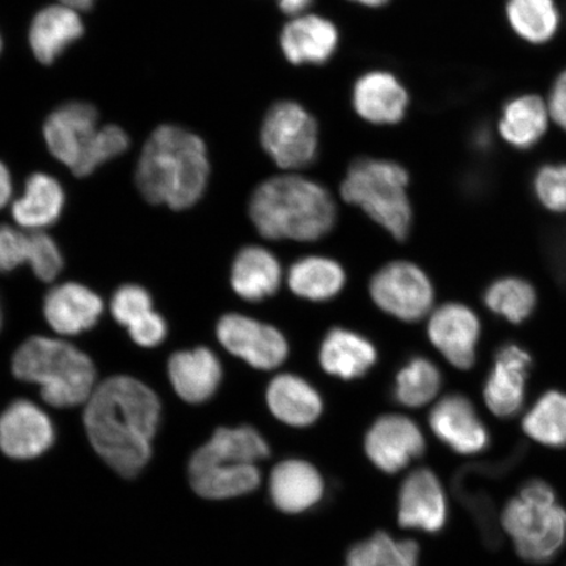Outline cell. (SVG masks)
I'll list each match as a JSON object with an SVG mask.
<instances>
[{
	"mask_svg": "<svg viewBox=\"0 0 566 566\" xmlns=\"http://www.w3.org/2000/svg\"><path fill=\"white\" fill-rule=\"evenodd\" d=\"M252 222L268 239L314 242L334 229L336 207L327 189L300 176H279L254 190Z\"/></svg>",
	"mask_w": 566,
	"mask_h": 566,
	"instance_id": "obj_3",
	"label": "cell"
},
{
	"mask_svg": "<svg viewBox=\"0 0 566 566\" xmlns=\"http://www.w3.org/2000/svg\"><path fill=\"white\" fill-rule=\"evenodd\" d=\"M153 311V298L145 287L124 285L112 296L111 313L118 324L129 327L139 317Z\"/></svg>",
	"mask_w": 566,
	"mask_h": 566,
	"instance_id": "obj_38",
	"label": "cell"
},
{
	"mask_svg": "<svg viewBox=\"0 0 566 566\" xmlns=\"http://www.w3.org/2000/svg\"><path fill=\"white\" fill-rule=\"evenodd\" d=\"M429 423L438 440L460 455L479 454L491 443L490 431L476 408L460 394L444 396L431 410Z\"/></svg>",
	"mask_w": 566,
	"mask_h": 566,
	"instance_id": "obj_15",
	"label": "cell"
},
{
	"mask_svg": "<svg viewBox=\"0 0 566 566\" xmlns=\"http://www.w3.org/2000/svg\"><path fill=\"white\" fill-rule=\"evenodd\" d=\"M506 19L514 33L533 45L547 44L562 23L555 0H507Z\"/></svg>",
	"mask_w": 566,
	"mask_h": 566,
	"instance_id": "obj_32",
	"label": "cell"
},
{
	"mask_svg": "<svg viewBox=\"0 0 566 566\" xmlns=\"http://www.w3.org/2000/svg\"><path fill=\"white\" fill-rule=\"evenodd\" d=\"M12 371L19 380L39 385L46 405L60 409L86 405L96 388L87 354L56 338H28L13 356Z\"/></svg>",
	"mask_w": 566,
	"mask_h": 566,
	"instance_id": "obj_4",
	"label": "cell"
},
{
	"mask_svg": "<svg viewBox=\"0 0 566 566\" xmlns=\"http://www.w3.org/2000/svg\"><path fill=\"white\" fill-rule=\"evenodd\" d=\"M269 495L280 512L301 514L323 500L324 480L306 460H283L271 473Z\"/></svg>",
	"mask_w": 566,
	"mask_h": 566,
	"instance_id": "obj_19",
	"label": "cell"
},
{
	"mask_svg": "<svg viewBox=\"0 0 566 566\" xmlns=\"http://www.w3.org/2000/svg\"><path fill=\"white\" fill-rule=\"evenodd\" d=\"M377 358V350L369 339L344 328L329 331L321 348L324 371L345 380L363 378Z\"/></svg>",
	"mask_w": 566,
	"mask_h": 566,
	"instance_id": "obj_26",
	"label": "cell"
},
{
	"mask_svg": "<svg viewBox=\"0 0 566 566\" xmlns=\"http://www.w3.org/2000/svg\"><path fill=\"white\" fill-rule=\"evenodd\" d=\"M130 139L123 127L106 125L98 129L94 144L80 163L73 174L77 177H86L95 171L103 163L108 161L129 148Z\"/></svg>",
	"mask_w": 566,
	"mask_h": 566,
	"instance_id": "obj_37",
	"label": "cell"
},
{
	"mask_svg": "<svg viewBox=\"0 0 566 566\" xmlns=\"http://www.w3.org/2000/svg\"><path fill=\"white\" fill-rule=\"evenodd\" d=\"M217 336L224 349L244 359L254 369L273 370L287 358L289 345L285 336L272 325L244 315L222 316L217 325Z\"/></svg>",
	"mask_w": 566,
	"mask_h": 566,
	"instance_id": "obj_9",
	"label": "cell"
},
{
	"mask_svg": "<svg viewBox=\"0 0 566 566\" xmlns=\"http://www.w3.org/2000/svg\"><path fill=\"white\" fill-rule=\"evenodd\" d=\"M346 566H348V565H346Z\"/></svg>",
	"mask_w": 566,
	"mask_h": 566,
	"instance_id": "obj_49",
	"label": "cell"
},
{
	"mask_svg": "<svg viewBox=\"0 0 566 566\" xmlns=\"http://www.w3.org/2000/svg\"><path fill=\"white\" fill-rule=\"evenodd\" d=\"M448 500L433 471L419 469L402 481L398 505L401 527L440 534L448 523Z\"/></svg>",
	"mask_w": 566,
	"mask_h": 566,
	"instance_id": "obj_16",
	"label": "cell"
},
{
	"mask_svg": "<svg viewBox=\"0 0 566 566\" xmlns=\"http://www.w3.org/2000/svg\"><path fill=\"white\" fill-rule=\"evenodd\" d=\"M261 145L281 168H306L317 157L315 118L298 103L274 104L261 126Z\"/></svg>",
	"mask_w": 566,
	"mask_h": 566,
	"instance_id": "obj_7",
	"label": "cell"
},
{
	"mask_svg": "<svg viewBox=\"0 0 566 566\" xmlns=\"http://www.w3.org/2000/svg\"><path fill=\"white\" fill-rule=\"evenodd\" d=\"M210 459L254 464L271 457L265 438L252 427L219 428L210 440L196 450Z\"/></svg>",
	"mask_w": 566,
	"mask_h": 566,
	"instance_id": "obj_33",
	"label": "cell"
},
{
	"mask_svg": "<svg viewBox=\"0 0 566 566\" xmlns=\"http://www.w3.org/2000/svg\"><path fill=\"white\" fill-rule=\"evenodd\" d=\"M429 338L438 352L458 370H470L476 364L481 322L463 303H446L430 318Z\"/></svg>",
	"mask_w": 566,
	"mask_h": 566,
	"instance_id": "obj_13",
	"label": "cell"
},
{
	"mask_svg": "<svg viewBox=\"0 0 566 566\" xmlns=\"http://www.w3.org/2000/svg\"><path fill=\"white\" fill-rule=\"evenodd\" d=\"M83 33L84 27L77 11L61 3L49 6L32 21L30 45L39 62L52 65Z\"/></svg>",
	"mask_w": 566,
	"mask_h": 566,
	"instance_id": "obj_23",
	"label": "cell"
},
{
	"mask_svg": "<svg viewBox=\"0 0 566 566\" xmlns=\"http://www.w3.org/2000/svg\"><path fill=\"white\" fill-rule=\"evenodd\" d=\"M98 129V113L94 105L70 102L48 117L44 136L49 151L73 172L94 144Z\"/></svg>",
	"mask_w": 566,
	"mask_h": 566,
	"instance_id": "obj_12",
	"label": "cell"
},
{
	"mask_svg": "<svg viewBox=\"0 0 566 566\" xmlns=\"http://www.w3.org/2000/svg\"><path fill=\"white\" fill-rule=\"evenodd\" d=\"M313 2L314 0H279V6L286 15L301 17V13L306 11Z\"/></svg>",
	"mask_w": 566,
	"mask_h": 566,
	"instance_id": "obj_44",
	"label": "cell"
},
{
	"mask_svg": "<svg viewBox=\"0 0 566 566\" xmlns=\"http://www.w3.org/2000/svg\"><path fill=\"white\" fill-rule=\"evenodd\" d=\"M533 366V356L520 344L509 343L495 352L483 389L485 406L492 415L506 420L522 412Z\"/></svg>",
	"mask_w": 566,
	"mask_h": 566,
	"instance_id": "obj_10",
	"label": "cell"
},
{
	"mask_svg": "<svg viewBox=\"0 0 566 566\" xmlns=\"http://www.w3.org/2000/svg\"><path fill=\"white\" fill-rule=\"evenodd\" d=\"M342 265L327 258H306L290 268L289 286L301 298L324 302L342 292L345 286Z\"/></svg>",
	"mask_w": 566,
	"mask_h": 566,
	"instance_id": "obj_29",
	"label": "cell"
},
{
	"mask_svg": "<svg viewBox=\"0 0 566 566\" xmlns=\"http://www.w3.org/2000/svg\"><path fill=\"white\" fill-rule=\"evenodd\" d=\"M0 51H2V39H0Z\"/></svg>",
	"mask_w": 566,
	"mask_h": 566,
	"instance_id": "obj_48",
	"label": "cell"
},
{
	"mask_svg": "<svg viewBox=\"0 0 566 566\" xmlns=\"http://www.w3.org/2000/svg\"><path fill=\"white\" fill-rule=\"evenodd\" d=\"M501 522L516 554L528 563L551 562L566 543V511L546 481L531 480L523 485L507 502Z\"/></svg>",
	"mask_w": 566,
	"mask_h": 566,
	"instance_id": "obj_5",
	"label": "cell"
},
{
	"mask_svg": "<svg viewBox=\"0 0 566 566\" xmlns=\"http://www.w3.org/2000/svg\"><path fill=\"white\" fill-rule=\"evenodd\" d=\"M551 115L548 104L537 95L513 97L502 109L499 134L509 146L526 151L546 136Z\"/></svg>",
	"mask_w": 566,
	"mask_h": 566,
	"instance_id": "obj_25",
	"label": "cell"
},
{
	"mask_svg": "<svg viewBox=\"0 0 566 566\" xmlns=\"http://www.w3.org/2000/svg\"><path fill=\"white\" fill-rule=\"evenodd\" d=\"M65 207V192L55 177L33 174L28 177L24 195L12 205V217L20 228L40 231L52 226Z\"/></svg>",
	"mask_w": 566,
	"mask_h": 566,
	"instance_id": "obj_28",
	"label": "cell"
},
{
	"mask_svg": "<svg viewBox=\"0 0 566 566\" xmlns=\"http://www.w3.org/2000/svg\"><path fill=\"white\" fill-rule=\"evenodd\" d=\"M32 258V231H20L9 224H0V273L28 264Z\"/></svg>",
	"mask_w": 566,
	"mask_h": 566,
	"instance_id": "obj_40",
	"label": "cell"
},
{
	"mask_svg": "<svg viewBox=\"0 0 566 566\" xmlns=\"http://www.w3.org/2000/svg\"><path fill=\"white\" fill-rule=\"evenodd\" d=\"M54 424L44 410L25 399L13 401L0 415V451L13 460H32L51 450Z\"/></svg>",
	"mask_w": 566,
	"mask_h": 566,
	"instance_id": "obj_14",
	"label": "cell"
},
{
	"mask_svg": "<svg viewBox=\"0 0 566 566\" xmlns=\"http://www.w3.org/2000/svg\"><path fill=\"white\" fill-rule=\"evenodd\" d=\"M127 329H129L133 342L144 348H155L167 337L166 321L154 310L139 317Z\"/></svg>",
	"mask_w": 566,
	"mask_h": 566,
	"instance_id": "obj_41",
	"label": "cell"
},
{
	"mask_svg": "<svg viewBox=\"0 0 566 566\" xmlns=\"http://www.w3.org/2000/svg\"><path fill=\"white\" fill-rule=\"evenodd\" d=\"M266 402L275 419L295 428L313 424L323 412V400L306 380L292 374L274 378L266 391Z\"/></svg>",
	"mask_w": 566,
	"mask_h": 566,
	"instance_id": "obj_24",
	"label": "cell"
},
{
	"mask_svg": "<svg viewBox=\"0 0 566 566\" xmlns=\"http://www.w3.org/2000/svg\"><path fill=\"white\" fill-rule=\"evenodd\" d=\"M0 328H2V308H0Z\"/></svg>",
	"mask_w": 566,
	"mask_h": 566,
	"instance_id": "obj_47",
	"label": "cell"
},
{
	"mask_svg": "<svg viewBox=\"0 0 566 566\" xmlns=\"http://www.w3.org/2000/svg\"><path fill=\"white\" fill-rule=\"evenodd\" d=\"M338 32L332 21L316 17H296L283 28L281 48L294 65H323L335 54Z\"/></svg>",
	"mask_w": 566,
	"mask_h": 566,
	"instance_id": "obj_22",
	"label": "cell"
},
{
	"mask_svg": "<svg viewBox=\"0 0 566 566\" xmlns=\"http://www.w3.org/2000/svg\"><path fill=\"white\" fill-rule=\"evenodd\" d=\"M485 307L509 324L526 323L537 307V292L533 283L518 275L494 280L485 289Z\"/></svg>",
	"mask_w": 566,
	"mask_h": 566,
	"instance_id": "obj_31",
	"label": "cell"
},
{
	"mask_svg": "<svg viewBox=\"0 0 566 566\" xmlns=\"http://www.w3.org/2000/svg\"><path fill=\"white\" fill-rule=\"evenodd\" d=\"M84 406V428L96 454L118 475L136 478L153 455L161 415L158 395L118 375L96 386Z\"/></svg>",
	"mask_w": 566,
	"mask_h": 566,
	"instance_id": "obj_1",
	"label": "cell"
},
{
	"mask_svg": "<svg viewBox=\"0 0 566 566\" xmlns=\"http://www.w3.org/2000/svg\"><path fill=\"white\" fill-rule=\"evenodd\" d=\"M535 200L555 216L566 214V163H547L533 177Z\"/></svg>",
	"mask_w": 566,
	"mask_h": 566,
	"instance_id": "obj_36",
	"label": "cell"
},
{
	"mask_svg": "<svg viewBox=\"0 0 566 566\" xmlns=\"http://www.w3.org/2000/svg\"><path fill=\"white\" fill-rule=\"evenodd\" d=\"M427 443L417 423L406 416H381L365 438V451L378 470L389 475L405 470L424 454Z\"/></svg>",
	"mask_w": 566,
	"mask_h": 566,
	"instance_id": "obj_11",
	"label": "cell"
},
{
	"mask_svg": "<svg viewBox=\"0 0 566 566\" xmlns=\"http://www.w3.org/2000/svg\"><path fill=\"white\" fill-rule=\"evenodd\" d=\"M409 97L392 74L374 71L359 77L353 91L354 109L371 124L394 125L406 116Z\"/></svg>",
	"mask_w": 566,
	"mask_h": 566,
	"instance_id": "obj_21",
	"label": "cell"
},
{
	"mask_svg": "<svg viewBox=\"0 0 566 566\" xmlns=\"http://www.w3.org/2000/svg\"><path fill=\"white\" fill-rule=\"evenodd\" d=\"M352 2H356L364 6L369 7H380L389 2V0H352Z\"/></svg>",
	"mask_w": 566,
	"mask_h": 566,
	"instance_id": "obj_46",
	"label": "cell"
},
{
	"mask_svg": "<svg viewBox=\"0 0 566 566\" xmlns=\"http://www.w3.org/2000/svg\"><path fill=\"white\" fill-rule=\"evenodd\" d=\"M408 182V172L398 163L363 158L349 167L342 195L346 202L363 209L373 221L402 242L412 226Z\"/></svg>",
	"mask_w": 566,
	"mask_h": 566,
	"instance_id": "obj_6",
	"label": "cell"
},
{
	"mask_svg": "<svg viewBox=\"0 0 566 566\" xmlns=\"http://www.w3.org/2000/svg\"><path fill=\"white\" fill-rule=\"evenodd\" d=\"M188 473L190 486L205 500L240 497L256 491L261 484L256 465L210 459L197 451L190 457Z\"/></svg>",
	"mask_w": 566,
	"mask_h": 566,
	"instance_id": "obj_17",
	"label": "cell"
},
{
	"mask_svg": "<svg viewBox=\"0 0 566 566\" xmlns=\"http://www.w3.org/2000/svg\"><path fill=\"white\" fill-rule=\"evenodd\" d=\"M61 4L70 7L75 11H90L95 4V0H60Z\"/></svg>",
	"mask_w": 566,
	"mask_h": 566,
	"instance_id": "obj_45",
	"label": "cell"
},
{
	"mask_svg": "<svg viewBox=\"0 0 566 566\" xmlns=\"http://www.w3.org/2000/svg\"><path fill=\"white\" fill-rule=\"evenodd\" d=\"M175 392L189 405H201L216 395L222 381V365L208 348L172 354L168 363Z\"/></svg>",
	"mask_w": 566,
	"mask_h": 566,
	"instance_id": "obj_20",
	"label": "cell"
},
{
	"mask_svg": "<svg viewBox=\"0 0 566 566\" xmlns=\"http://www.w3.org/2000/svg\"><path fill=\"white\" fill-rule=\"evenodd\" d=\"M12 195V179L9 169L0 161V209L9 203Z\"/></svg>",
	"mask_w": 566,
	"mask_h": 566,
	"instance_id": "obj_43",
	"label": "cell"
},
{
	"mask_svg": "<svg viewBox=\"0 0 566 566\" xmlns=\"http://www.w3.org/2000/svg\"><path fill=\"white\" fill-rule=\"evenodd\" d=\"M30 266L38 279L45 282H52L62 271L63 258L60 247L49 233L42 230L32 231Z\"/></svg>",
	"mask_w": 566,
	"mask_h": 566,
	"instance_id": "obj_39",
	"label": "cell"
},
{
	"mask_svg": "<svg viewBox=\"0 0 566 566\" xmlns=\"http://www.w3.org/2000/svg\"><path fill=\"white\" fill-rule=\"evenodd\" d=\"M547 104L552 122L566 132V70L556 77Z\"/></svg>",
	"mask_w": 566,
	"mask_h": 566,
	"instance_id": "obj_42",
	"label": "cell"
},
{
	"mask_svg": "<svg viewBox=\"0 0 566 566\" xmlns=\"http://www.w3.org/2000/svg\"><path fill=\"white\" fill-rule=\"evenodd\" d=\"M370 294L378 307L405 322L420 321L434 301L428 275L406 261L381 268L370 282Z\"/></svg>",
	"mask_w": 566,
	"mask_h": 566,
	"instance_id": "obj_8",
	"label": "cell"
},
{
	"mask_svg": "<svg viewBox=\"0 0 566 566\" xmlns=\"http://www.w3.org/2000/svg\"><path fill=\"white\" fill-rule=\"evenodd\" d=\"M210 174L207 146L180 126L163 125L142 150L136 182L142 196L155 205L184 210L200 200Z\"/></svg>",
	"mask_w": 566,
	"mask_h": 566,
	"instance_id": "obj_2",
	"label": "cell"
},
{
	"mask_svg": "<svg viewBox=\"0 0 566 566\" xmlns=\"http://www.w3.org/2000/svg\"><path fill=\"white\" fill-rule=\"evenodd\" d=\"M282 271L279 260L261 247H245L232 264L231 283L248 302H261L277 293Z\"/></svg>",
	"mask_w": 566,
	"mask_h": 566,
	"instance_id": "obj_27",
	"label": "cell"
},
{
	"mask_svg": "<svg viewBox=\"0 0 566 566\" xmlns=\"http://www.w3.org/2000/svg\"><path fill=\"white\" fill-rule=\"evenodd\" d=\"M104 310L101 296L77 282H66L49 290L44 315L56 334L75 336L95 327Z\"/></svg>",
	"mask_w": 566,
	"mask_h": 566,
	"instance_id": "obj_18",
	"label": "cell"
},
{
	"mask_svg": "<svg viewBox=\"0 0 566 566\" xmlns=\"http://www.w3.org/2000/svg\"><path fill=\"white\" fill-rule=\"evenodd\" d=\"M522 430L547 448H566V392L555 388L543 392L523 416Z\"/></svg>",
	"mask_w": 566,
	"mask_h": 566,
	"instance_id": "obj_30",
	"label": "cell"
},
{
	"mask_svg": "<svg viewBox=\"0 0 566 566\" xmlns=\"http://www.w3.org/2000/svg\"><path fill=\"white\" fill-rule=\"evenodd\" d=\"M420 546L415 541L396 542L384 531L354 544L346 555L348 566H419Z\"/></svg>",
	"mask_w": 566,
	"mask_h": 566,
	"instance_id": "obj_34",
	"label": "cell"
},
{
	"mask_svg": "<svg viewBox=\"0 0 566 566\" xmlns=\"http://www.w3.org/2000/svg\"><path fill=\"white\" fill-rule=\"evenodd\" d=\"M442 386V375L431 360L416 357L401 367L394 386L400 406L419 408L433 400Z\"/></svg>",
	"mask_w": 566,
	"mask_h": 566,
	"instance_id": "obj_35",
	"label": "cell"
}]
</instances>
